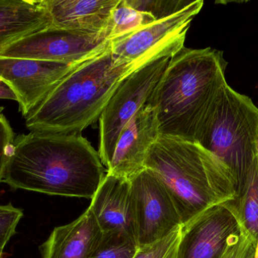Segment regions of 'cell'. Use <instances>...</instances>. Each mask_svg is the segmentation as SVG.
Segmentation results:
<instances>
[{
  "mask_svg": "<svg viewBox=\"0 0 258 258\" xmlns=\"http://www.w3.org/2000/svg\"><path fill=\"white\" fill-rule=\"evenodd\" d=\"M105 175L98 151L81 134L30 132L14 139L3 182L13 189L92 198Z\"/></svg>",
  "mask_w": 258,
  "mask_h": 258,
  "instance_id": "1",
  "label": "cell"
},
{
  "mask_svg": "<svg viewBox=\"0 0 258 258\" xmlns=\"http://www.w3.org/2000/svg\"><path fill=\"white\" fill-rule=\"evenodd\" d=\"M224 53L183 47L168 62L147 103L156 111L160 136L198 143L227 84Z\"/></svg>",
  "mask_w": 258,
  "mask_h": 258,
  "instance_id": "2",
  "label": "cell"
},
{
  "mask_svg": "<svg viewBox=\"0 0 258 258\" xmlns=\"http://www.w3.org/2000/svg\"><path fill=\"white\" fill-rule=\"evenodd\" d=\"M167 56L121 63L110 46L68 74L25 118L30 132L80 134L96 122L122 81L141 67ZM170 57V56H169Z\"/></svg>",
  "mask_w": 258,
  "mask_h": 258,
  "instance_id": "3",
  "label": "cell"
},
{
  "mask_svg": "<svg viewBox=\"0 0 258 258\" xmlns=\"http://www.w3.org/2000/svg\"><path fill=\"white\" fill-rule=\"evenodd\" d=\"M145 168L168 191L182 225L214 206L239 201L233 171L200 144L160 136L150 148Z\"/></svg>",
  "mask_w": 258,
  "mask_h": 258,
  "instance_id": "4",
  "label": "cell"
},
{
  "mask_svg": "<svg viewBox=\"0 0 258 258\" xmlns=\"http://www.w3.org/2000/svg\"><path fill=\"white\" fill-rule=\"evenodd\" d=\"M198 144L233 171L240 194L258 156V108L226 84Z\"/></svg>",
  "mask_w": 258,
  "mask_h": 258,
  "instance_id": "5",
  "label": "cell"
},
{
  "mask_svg": "<svg viewBox=\"0 0 258 258\" xmlns=\"http://www.w3.org/2000/svg\"><path fill=\"white\" fill-rule=\"evenodd\" d=\"M171 58L156 59L132 73L121 83L101 114L98 154L106 168L111 161L121 133L147 104Z\"/></svg>",
  "mask_w": 258,
  "mask_h": 258,
  "instance_id": "6",
  "label": "cell"
},
{
  "mask_svg": "<svg viewBox=\"0 0 258 258\" xmlns=\"http://www.w3.org/2000/svg\"><path fill=\"white\" fill-rule=\"evenodd\" d=\"M204 2L192 1L178 13L150 23L140 30L110 41V49L121 63L138 62L153 56L173 57L184 47L186 32Z\"/></svg>",
  "mask_w": 258,
  "mask_h": 258,
  "instance_id": "7",
  "label": "cell"
},
{
  "mask_svg": "<svg viewBox=\"0 0 258 258\" xmlns=\"http://www.w3.org/2000/svg\"><path fill=\"white\" fill-rule=\"evenodd\" d=\"M130 182L138 248L159 242L180 228L181 221L169 193L150 170L145 168Z\"/></svg>",
  "mask_w": 258,
  "mask_h": 258,
  "instance_id": "8",
  "label": "cell"
},
{
  "mask_svg": "<svg viewBox=\"0 0 258 258\" xmlns=\"http://www.w3.org/2000/svg\"><path fill=\"white\" fill-rule=\"evenodd\" d=\"M110 46L102 33H80L51 27L11 44L1 57L80 64Z\"/></svg>",
  "mask_w": 258,
  "mask_h": 258,
  "instance_id": "9",
  "label": "cell"
},
{
  "mask_svg": "<svg viewBox=\"0 0 258 258\" xmlns=\"http://www.w3.org/2000/svg\"><path fill=\"white\" fill-rule=\"evenodd\" d=\"M238 201L214 206L182 225L175 258H220L244 225Z\"/></svg>",
  "mask_w": 258,
  "mask_h": 258,
  "instance_id": "10",
  "label": "cell"
},
{
  "mask_svg": "<svg viewBox=\"0 0 258 258\" xmlns=\"http://www.w3.org/2000/svg\"><path fill=\"white\" fill-rule=\"evenodd\" d=\"M80 64L68 65L0 56V78L13 89L19 111L26 118L60 80Z\"/></svg>",
  "mask_w": 258,
  "mask_h": 258,
  "instance_id": "11",
  "label": "cell"
},
{
  "mask_svg": "<svg viewBox=\"0 0 258 258\" xmlns=\"http://www.w3.org/2000/svg\"><path fill=\"white\" fill-rule=\"evenodd\" d=\"M159 137L156 111L147 103L121 133L107 174L132 180L145 169L150 148Z\"/></svg>",
  "mask_w": 258,
  "mask_h": 258,
  "instance_id": "12",
  "label": "cell"
},
{
  "mask_svg": "<svg viewBox=\"0 0 258 258\" xmlns=\"http://www.w3.org/2000/svg\"><path fill=\"white\" fill-rule=\"evenodd\" d=\"M89 209L103 233L125 235L135 241L130 180L106 174Z\"/></svg>",
  "mask_w": 258,
  "mask_h": 258,
  "instance_id": "13",
  "label": "cell"
},
{
  "mask_svg": "<svg viewBox=\"0 0 258 258\" xmlns=\"http://www.w3.org/2000/svg\"><path fill=\"white\" fill-rule=\"evenodd\" d=\"M52 27L80 33L105 31L120 0H43Z\"/></svg>",
  "mask_w": 258,
  "mask_h": 258,
  "instance_id": "14",
  "label": "cell"
},
{
  "mask_svg": "<svg viewBox=\"0 0 258 258\" xmlns=\"http://www.w3.org/2000/svg\"><path fill=\"white\" fill-rule=\"evenodd\" d=\"M103 232L90 209L71 224L56 227L41 246L42 258H90Z\"/></svg>",
  "mask_w": 258,
  "mask_h": 258,
  "instance_id": "15",
  "label": "cell"
},
{
  "mask_svg": "<svg viewBox=\"0 0 258 258\" xmlns=\"http://www.w3.org/2000/svg\"><path fill=\"white\" fill-rule=\"evenodd\" d=\"M51 25L43 0H0V51Z\"/></svg>",
  "mask_w": 258,
  "mask_h": 258,
  "instance_id": "16",
  "label": "cell"
},
{
  "mask_svg": "<svg viewBox=\"0 0 258 258\" xmlns=\"http://www.w3.org/2000/svg\"><path fill=\"white\" fill-rule=\"evenodd\" d=\"M154 21L150 14L139 12L129 6L126 0H120L112 12L104 35L107 40H113L134 33Z\"/></svg>",
  "mask_w": 258,
  "mask_h": 258,
  "instance_id": "17",
  "label": "cell"
},
{
  "mask_svg": "<svg viewBox=\"0 0 258 258\" xmlns=\"http://www.w3.org/2000/svg\"><path fill=\"white\" fill-rule=\"evenodd\" d=\"M239 212L244 226L254 237L258 235V156L250 168L239 194Z\"/></svg>",
  "mask_w": 258,
  "mask_h": 258,
  "instance_id": "18",
  "label": "cell"
},
{
  "mask_svg": "<svg viewBox=\"0 0 258 258\" xmlns=\"http://www.w3.org/2000/svg\"><path fill=\"white\" fill-rule=\"evenodd\" d=\"M132 238L117 233H103L102 239L90 258H133L138 251Z\"/></svg>",
  "mask_w": 258,
  "mask_h": 258,
  "instance_id": "19",
  "label": "cell"
},
{
  "mask_svg": "<svg viewBox=\"0 0 258 258\" xmlns=\"http://www.w3.org/2000/svg\"><path fill=\"white\" fill-rule=\"evenodd\" d=\"M129 6L139 12L150 14L155 21L178 13L192 1L186 0H126Z\"/></svg>",
  "mask_w": 258,
  "mask_h": 258,
  "instance_id": "20",
  "label": "cell"
},
{
  "mask_svg": "<svg viewBox=\"0 0 258 258\" xmlns=\"http://www.w3.org/2000/svg\"><path fill=\"white\" fill-rule=\"evenodd\" d=\"M257 239L242 226L240 231L229 239L220 258H254Z\"/></svg>",
  "mask_w": 258,
  "mask_h": 258,
  "instance_id": "21",
  "label": "cell"
},
{
  "mask_svg": "<svg viewBox=\"0 0 258 258\" xmlns=\"http://www.w3.org/2000/svg\"><path fill=\"white\" fill-rule=\"evenodd\" d=\"M180 230L177 229L159 242L138 248L133 258H175Z\"/></svg>",
  "mask_w": 258,
  "mask_h": 258,
  "instance_id": "22",
  "label": "cell"
},
{
  "mask_svg": "<svg viewBox=\"0 0 258 258\" xmlns=\"http://www.w3.org/2000/svg\"><path fill=\"white\" fill-rule=\"evenodd\" d=\"M23 216V211L12 204L0 205V255H3L5 247L16 233L17 226Z\"/></svg>",
  "mask_w": 258,
  "mask_h": 258,
  "instance_id": "23",
  "label": "cell"
},
{
  "mask_svg": "<svg viewBox=\"0 0 258 258\" xmlns=\"http://www.w3.org/2000/svg\"><path fill=\"white\" fill-rule=\"evenodd\" d=\"M15 139L12 127L7 118L0 113V183L3 181L11 147Z\"/></svg>",
  "mask_w": 258,
  "mask_h": 258,
  "instance_id": "24",
  "label": "cell"
},
{
  "mask_svg": "<svg viewBox=\"0 0 258 258\" xmlns=\"http://www.w3.org/2000/svg\"><path fill=\"white\" fill-rule=\"evenodd\" d=\"M0 99L14 100L18 101V98L13 89L1 78H0Z\"/></svg>",
  "mask_w": 258,
  "mask_h": 258,
  "instance_id": "25",
  "label": "cell"
},
{
  "mask_svg": "<svg viewBox=\"0 0 258 258\" xmlns=\"http://www.w3.org/2000/svg\"><path fill=\"white\" fill-rule=\"evenodd\" d=\"M254 258H258V235L257 239V245H256L255 253H254Z\"/></svg>",
  "mask_w": 258,
  "mask_h": 258,
  "instance_id": "26",
  "label": "cell"
},
{
  "mask_svg": "<svg viewBox=\"0 0 258 258\" xmlns=\"http://www.w3.org/2000/svg\"><path fill=\"white\" fill-rule=\"evenodd\" d=\"M0 258H3V255H0Z\"/></svg>",
  "mask_w": 258,
  "mask_h": 258,
  "instance_id": "27",
  "label": "cell"
},
{
  "mask_svg": "<svg viewBox=\"0 0 258 258\" xmlns=\"http://www.w3.org/2000/svg\"><path fill=\"white\" fill-rule=\"evenodd\" d=\"M0 113H1V109H0Z\"/></svg>",
  "mask_w": 258,
  "mask_h": 258,
  "instance_id": "28",
  "label": "cell"
}]
</instances>
